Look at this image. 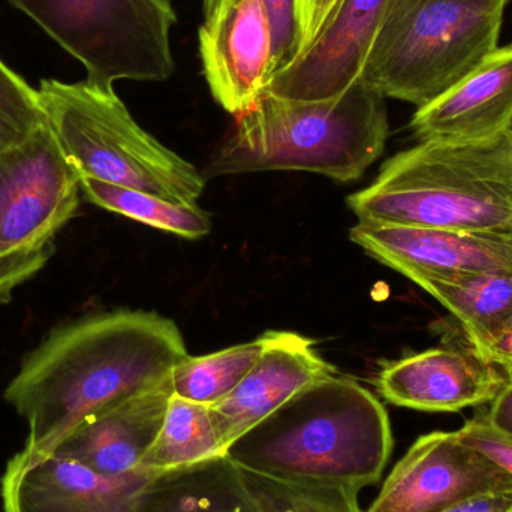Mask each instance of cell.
<instances>
[{"instance_id":"1","label":"cell","mask_w":512,"mask_h":512,"mask_svg":"<svg viewBox=\"0 0 512 512\" xmlns=\"http://www.w3.org/2000/svg\"><path fill=\"white\" fill-rule=\"evenodd\" d=\"M186 357L176 322L158 313L117 310L59 325L3 394L29 426L15 457L50 456L78 424L158 387Z\"/></svg>"},{"instance_id":"2","label":"cell","mask_w":512,"mask_h":512,"mask_svg":"<svg viewBox=\"0 0 512 512\" xmlns=\"http://www.w3.org/2000/svg\"><path fill=\"white\" fill-rule=\"evenodd\" d=\"M391 451L382 403L354 379L333 375L295 394L225 456L271 480L358 493L381 480Z\"/></svg>"},{"instance_id":"3","label":"cell","mask_w":512,"mask_h":512,"mask_svg":"<svg viewBox=\"0 0 512 512\" xmlns=\"http://www.w3.org/2000/svg\"><path fill=\"white\" fill-rule=\"evenodd\" d=\"M358 222L512 233V134L420 141L348 198Z\"/></svg>"},{"instance_id":"4","label":"cell","mask_w":512,"mask_h":512,"mask_svg":"<svg viewBox=\"0 0 512 512\" xmlns=\"http://www.w3.org/2000/svg\"><path fill=\"white\" fill-rule=\"evenodd\" d=\"M236 119L207 167L209 177L307 171L352 182L382 155L390 131L384 96L361 78L324 101L265 93Z\"/></svg>"},{"instance_id":"5","label":"cell","mask_w":512,"mask_h":512,"mask_svg":"<svg viewBox=\"0 0 512 512\" xmlns=\"http://www.w3.org/2000/svg\"><path fill=\"white\" fill-rule=\"evenodd\" d=\"M45 122L78 177L197 206L200 171L144 131L113 89L90 81L41 80Z\"/></svg>"},{"instance_id":"6","label":"cell","mask_w":512,"mask_h":512,"mask_svg":"<svg viewBox=\"0 0 512 512\" xmlns=\"http://www.w3.org/2000/svg\"><path fill=\"white\" fill-rule=\"evenodd\" d=\"M508 0H393L361 80L424 107L498 48Z\"/></svg>"},{"instance_id":"7","label":"cell","mask_w":512,"mask_h":512,"mask_svg":"<svg viewBox=\"0 0 512 512\" xmlns=\"http://www.w3.org/2000/svg\"><path fill=\"white\" fill-rule=\"evenodd\" d=\"M84 66L87 81H165L176 72L171 0H5Z\"/></svg>"},{"instance_id":"8","label":"cell","mask_w":512,"mask_h":512,"mask_svg":"<svg viewBox=\"0 0 512 512\" xmlns=\"http://www.w3.org/2000/svg\"><path fill=\"white\" fill-rule=\"evenodd\" d=\"M80 197V177L47 122L0 153V304L53 258Z\"/></svg>"},{"instance_id":"9","label":"cell","mask_w":512,"mask_h":512,"mask_svg":"<svg viewBox=\"0 0 512 512\" xmlns=\"http://www.w3.org/2000/svg\"><path fill=\"white\" fill-rule=\"evenodd\" d=\"M512 490V478L460 441L456 432L421 436L394 466L367 512H444L487 493Z\"/></svg>"},{"instance_id":"10","label":"cell","mask_w":512,"mask_h":512,"mask_svg":"<svg viewBox=\"0 0 512 512\" xmlns=\"http://www.w3.org/2000/svg\"><path fill=\"white\" fill-rule=\"evenodd\" d=\"M198 41L204 78L215 101L236 117L251 110L274 77L262 0H222L204 15Z\"/></svg>"},{"instance_id":"11","label":"cell","mask_w":512,"mask_h":512,"mask_svg":"<svg viewBox=\"0 0 512 512\" xmlns=\"http://www.w3.org/2000/svg\"><path fill=\"white\" fill-rule=\"evenodd\" d=\"M349 237L367 255L412 282L512 270V233H474L358 222Z\"/></svg>"},{"instance_id":"12","label":"cell","mask_w":512,"mask_h":512,"mask_svg":"<svg viewBox=\"0 0 512 512\" xmlns=\"http://www.w3.org/2000/svg\"><path fill=\"white\" fill-rule=\"evenodd\" d=\"M393 0H343L319 38L280 69L267 93L291 101H324L349 89L363 74Z\"/></svg>"},{"instance_id":"13","label":"cell","mask_w":512,"mask_h":512,"mask_svg":"<svg viewBox=\"0 0 512 512\" xmlns=\"http://www.w3.org/2000/svg\"><path fill=\"white\" fill-rule=\"evenodd\" d=\"M156 474L105 477L63 457H12L0 480L3 512H137L138 496Z\"/></svg>"},{"instance_id":"14","label":"cell","mask_w":512,"mask_h":512,"mask_svg":"<svg viewBox=\"0 0 512 512\" xmlns=\"http://www.w3.org/2000/svg\"><path fill=\"white\" fill-rule=\"evenodd\" d=\"M510 379L474 348H433L385 364L376 388L402 408L459 412L492 403Z\"/></svg>"},{"instance_id":"15","label":"cell","mask_w":512,"mask_h":512,"mask_svg":"<svg viewBox=\"0 0 512 512\" xmlns=\"http://www.w3.org/2000/svg\"><path fill=\"white\" fill-rule=\"evenodd\" d=\"M333 375L337 370L315 351L312 340L271 331L270 343L251 372L233 393L209 406L224 451L295 394Z\"/></svg>"},{"instance_id":"16","label":"cell","mask_w":512,"mask_h":512,"mask_svg":"<svg viewBox=\"0 0 512 512\" xmlns=\"http://www.w3.org/2000/svg\"><path fill=\"white\" fill-rule=\"evenodd\" d=\"M512 128V44L498 47L471 74L420 107L411 129L420 141H481Z\"/></svg>"},{"instance_id":"17","label":"cell","mask_w":512,"mask_h":512,"mask_svg":"<svg viewBox=\"0 0 512 512\" xmlns=\"http://www.w3.org/2000/svg\"><path fill=\"white\" fill-rule=\"evenodd\" d=\"M171 397L170 378L153 390L87 418L51 454L74 460L105 477L140 471L138 466L161 430Z\"/></svg>"},{"instance_id":"18","label":"cell","mask_w":512,"mask_h":512,"mask_svg":"<svg viewBox=\"0 0 512 512\" xmlns=\"http://www.w3.org/2000/svg\"><path fill=\"white\" fill-rule=\"evenodd\" d=\"M417 285L459 319L481 357L510 376L512 270L423 279Z\"/></svg>"},{"instance_id":"19","label":"cell","mask_w":512,"mask_h":512,"mask_svg":"<svg viewBox=\"0 0 512 512\" xmlns=\"http://www.w3.org/2000/svg\"><path fill=\"white\" fill-rule=\"evenodd\" d=\"M137 512H264L242 471L225 454L156 474L138 496Z\"/></svg>"},{"instance_id":"20","label":"cell","mask_w":512,"mask_h":512,"mask_svg":"<svg viewBox=\"0 0 512 512\" xmlns=\"http://www.w3.org/2000/svg\"><path fill=\"white\" fill-rule=\"evenodd\" d=\"M225 454L209 406L171 397L164 423L138 469L161 474Z\"/></svg>"},{"instance_id":"21","label":"cell","mask_w":512,"mask_h":512,"mask_svg":"<svg viewBox=\"0 0 512 512\" xmlns=\"http://www.w3.org/2000/svg\"><path fill=\"white\" fill-rule=\"evenodd\" d=\"M80 185L81 194L89 203L156 230L191 240L201 239L212 230L210 216L198 206L171 203L156 195L90 177L80 179Z\"/></svg>"},{"instance_id":"22","label":"cell","mask_w":512,"mask_h":512,"mask_svg":"<svg viewBox=\"0 0 512 512\" xmlns=\"http://www.w3.org/2000/svg\"><path fill=\"white\" fill-rule=\"evenodd\" d=\"M271 340V331L252 342L231 346L204 357H186L174 367L171 385L174 396L212 406L233 393L251 372Z\"/></svg>"},{"instance_id":"23","label":"cell","mask_w":512,"mask_h":512,"mask_svg":"<svg viewBox=\"0 0 512 512\" xmlns=\"http://www.w3.org/2000/svg\"><path fill=\"white\" fill-rule=\"evenodd\" d=\"M240 471L264 512H363L354 490L282 483Z\"/></svg>"},{"instance_id":"24","label":"cell","mask_w":512,"mask_h":512,"mask_svg":"<svg viewBox=\"0 0 512 512\" xmlns=\"http://www.w3.org/2000/svg\"><path fill=\"white\" fill-rule=\"evenodd\" d=\"M44 123L38 89L0 59V153L23 143Z\"/></svg>"},{"instance_id":"25","label":"cell","mask_w":512,"mask_h":512,"mask_svg":"<svg viewBox=\"0 0 512 512\" xmlns=\"http://www.w3.org/2000/svg\"><path fill=\"white\" fill-rule=\"evenodd\" d=\"M271 32L274 74L300 54L297 0H262Z\"/></svg>"},{"instance_id":"26","label":"cell","mask_w":512,"mask_h":512,"mask_svg":"<svg viewBox=\"0 0 512 512\" xmlns=\"http://www.w3.org/2000/svg\"><path fill=\"white\" fill-rule=\"evenodd\" d=\"M456 433L463 444L492 460L512 478V439L493 429L486 415H477Z\"/></svg>"},{"instance_id":"27","label":"cell","mask_w":512,"mask_h":512,"mask_svg":"<svg viewBox=\"0 0 512 512\" xmlns=\"http://www.w3.org/2000/svg\"><path fill=\"white\" fill-rule=\"evenodd\" d=\"M342 3L343 0H297L300 54L304 53L324 32Z\"/></svg>"},{"instance_id":"28","label":"cell","mask_w":512,"mask_h":512,"mask_svg":"<svg viewBox=\"0 0 512 512\" xmlns=\"http://www.w3.org/2000/svg\"><path fill=\"white\" fill-rule=\"evenodd\" d=\"M484 415L493 429L512 439V378L495 397L489 412Z\"/></svg>"},{"instance_id":"29","label":"cell","mask_w":512,"mask_h":512,"mask_svg":"<svg viewBox=\"0 0 512 512\" xmlns=\"http://www.w3.org/2000/svg\"><path fill=\"white\" fill-rule=\"evenodd\" d=\"M444 512H512V490L487 493Z\"/></svg>"},{"instance_id":"30","label":"cell","mask_w":512,"mask_h":512,"mask_svg":"<svg viewBox=\"0 0 512 512\" xmlns=\"http://www.w3.org/2000/svg\"><path fill=\"white\" fill-rule=\"evenodd\" d=\"M222 0H204L203 8H204V15L210 14V12L213 11V9L216 8V6L221 3Z\"/></svg>"},{"instance_id":"31","label":"cell","mask_w":512,"mask_h":512,"mask_svg":"<svg viewBox=\"0 0 512 512\" xmlns=\"http://www.w3.org/2000/svg\"><path fill=\"white\" fill-rule=\"evenodd\" d=\"M510 378H512V367H511V373H510Z\"/></svg>"},{"instance_id":"32","label":"cell","mask_w":512,"mask_h":512,"mask_svg":"<svg viewBox=\"0 0 512 512\" xmlns=\"http://www.w3.org/2000/svg\"><path fill=\"white\" fill-rule=\"evenodd\" d=\"M510 132H511V134H512V128H511V131H510Z\"/></svg>"}]
</instances>
